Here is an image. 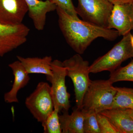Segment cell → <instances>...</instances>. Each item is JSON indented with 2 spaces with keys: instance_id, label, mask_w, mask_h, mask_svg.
<instances>
[{
  "instance_id": "obj_1",
  "label": "cell",
  "mask_w": 133,
  "mask_h": 133,
  "mask_svg": "<svg viewBox=\"0 0 133 133\" xmlns=\"http://www.w3.org/2000/svg\"><path fill=\"white\" fill-rule=\"evenodd\" d=\"M58 23L66 43L77 54L82 55L96 38L101 37L114 41L119 36L118 32L92 24L83 20H76L57 7Z\"/></svg>"
},
{
  "instance_id": "obj_2",
  "label": "cell",
  "mask_w": 133,
  "mask_h": 133,
  "mask_svg": "<svg viewBox=\"0 0 133 133\" xmlns=\"http://www.w3.org/2000/svg\"><path fill=\"white\" fill-rule=\"evenodd\" d=\"M108 80L91 81L85 92L81 109L97 114L111 109L117 90Z\"/></svg>"
},
{
  "instance_id": "obj_3",
  "label": "cell",
  "mask_w": 133,
  "mask_h": 133,
  "mask_svg": "<svg viewBox=\"0 0 133 133\" xmlns=\"http://www.w3.org/2000/svg\"><path fill=\"white\" fill-rule=\"evenodd\" d=\"M131 32L123 36V38L105 55L98 58L90 65V73H97L107 71H114L121 64L129 58L133 57L131 45Z\"/></svg>"
},
{
  "instance_id": "obj_4",
  "label": "cell",
  "mask_w": 133,
  "mask_h": 133,
  "mask_svg": "<svg viewBox=\"0 0 133 133\" xmlns=\"http://www.w3.org/2000/svg\"><path fill=\"white\" fill-rule=\"evenodd\" d=\"M67 76L71 79L75 93L76 106L81 109L84 95L91 80L89 77V63L77 54L63 62Z\"/></svg>"
},
{
  "instance_id": "obj_5",
  "label": "cell",
  "mask_w": 133,
  "mask_h": 133,
  "mask_svg": "<svg viewBox=\"0 0 133 133\" xmlns=\"http://www.w3.org/2000/svg\"><path fill=\"white\" fill-rule=\"evenodd\" d=\"M25 104L33 117L42 124L54 109L50 86L46 82H39L26 98Z\"/></svg>"
},
{
  "instance_id": "obj_6",
  "label": "cell",
  "mask_w": 133,
  "mask_h": 133,
  "mask_svg": "<svg viewBox=\"0 0 133 133\" xmlns=\"http://www.w3.org/2000/svg\"><path fill=\"white\" fill-rule=\"evenodd\" d=\"M52 76L46 77L47 80L51 83V90L54 108L59 112L68 111L71 105L70 95L67 91L65 78L67 76L66 68L63 62L55 59L51 63Z\"/></svg>"
},
{
  "instance_id": "obj_7",
  "label": "cell",
  "mask_w": 133,
  "mask_h": 133,
  "mask_svg": "<svg viewBox=\"0 0 133 133\" xmlns=\"http://www.w3.org/2000/svg\"><path fill=\"white\" fill-rule=\"evenodd\" d=\"M76 10L83 21L107 28L114 5L108 0H78Z\"/></svg>"
},
{
  "instance_id": "obj_8",
  "label": "cell",
  "mask_w": 133,
  "mask_h": 133,
  "mask_svg": "<svg viewBox=\"0 0 133 133\" xmlns=\"http://www.w3.org/2000/svg\"><path fill=\"white\" fill-rule=\"evenodd\" d=\"M30 31L28 27L22 23L15 25L0 23V57L26 43Z\"/></svg>"
},
{
  "instance_id": "obj_9",
  "label": "cell",
  "mask_w": 133,
  "mask_h": 133,
  "mask_svg": "<svg viewBox=\"0 0 133 133\" xmlns=\"http://www.w3.org/2000/svg\"><path fill=\"white\" fill-rule=\"evenodd\" d=\"M107 28L115 30L119 36L133 30V3L114 5Z\"/></svg>"
},
{
  "instance_id": "obj_10",
  "label": "cell",
  "mask_w": 133,
  "mask_h": 133,
  "mask_svg": "<svg viewBox=\"0 0 133 133\" xmlns=\"http://www.w3.org/2000/svg\"><path fill=\"white\" fill-rule=\"evenodd\" d=\"M28 8L24 0H0V23L15 25L22 22Z\"/></svg>"
},
{
  "instance_id": "obj_11",
  "label": "cell",
  "mask_w": 133,
  "mask_h": 133,
  "mask_svg": "<svg viewBox=\"0 0 133 133\" xmlns=\"http://www.w3.org/2000/svg\"><path fill=\"white\" fill-rule=\"evenodd\" d=\"M28 8L29 16L38 31L44 28L47 14L56 10V5L50 0H24Z\"/></svg>"
},
{
  "instance_id": "obj_12",
  "label": "cell",
  "mask_w": 133,
  "mask_h": 133,
  "mask_svg": "<svg viewBox=\"0 0 133 133\" xmlns=\"http://www.w3.org/2000/svg\"><path fill=\"white\" fill-rule=\"evenodd\" d=\"M9 66L12 70L14 76V81L10 90L4 96L5 102L8 103L19 102L17 94L22 88H24L29 82V74L19 60L10 64Z\"/></svg>"
},
{
  "instance_id": "obj_13",
  "label": "cell",
  "mask_w": 133,
  "mask_h": 133,
  "mask_svg": "<svg viewBox=\"0 0 133 133\" xmlns=\"http://www.w3.org/2000/svg\"><path fill=\"white\" fill-rule=\"evenodd\" d=\"M99 113L109 119L119 133H133V118L129 109H108Z\"/></svg>"
},
{
  "instance_id": "obj_14",
  "label": "cell",
  "mask_w": 133,
  "mask_h": 133,
  "mask_svg": "<svg viewBox=\"0 0 133 133\" xmlns=\"http://www.w3.org/2000/svg\"><path fill=\"white\" fill-rule=\"evenodd\" d=\"M17 58L29 74H43L46 77L52 76L51 64L52 60L50 56L39 58L24 57L17 56Z\"/></svg>"
},
{
  "instance_id": "obj_15",
  "label": "cell",
  "mask_w": 133,
  "mask_h": 133,
  "mask_svg": "<svg viewBox=\"0 0 133 133\" xmlns=\"http://www.w3.org/2000/svg\"><path fill=\"white\" fill-rule=\"evenodd\" d=\"M63 112L59 115L62 133H84V114L81 109L76 108L70 115L68 111Z\"/></svg>"
},
{
  "instance_id": "obj_16",
  "label": "cell",
  "mask_w": 133,
  "mask_h": 133,
  "mask_svg": "<svg viewBox=\"0 0 133 133\" xmlns=\"http://www.w3.org/2000/svg\"><path fill=\"white\" fill-rule=\"evenodd\" d=\"M116 88L117 92L111 109L133 108V88L117 87Z\"/></svg>"
},
{
  "instance_id": "obj_17",
  "label": "cell",
  "mask_w": 133,
  "mask_h": 133,
  "mask_svg": "<svg viewBox=\"0 0 133 133\" xmlns=\"http://www.w3.org/2000/svg\"><path fill=\"white\" fill-rule=\"evenodd\" d=\"M108 80L112 84L121 81L133 82V60L127 65L123 67L120 66L114 71L110 72Z\"/></svg>"
},
{
  "instance_id": "obj_18",
  "label": "cell",
  "mask_w": 133,
  "mask_h": 133,
  "mask_svg": "<svg viewBox=\"0 0 133 133\" xmlns=\"http://www.w3.org/2000/svg\"><path fill=\"white\" fill-rule=\"evenodd\" d=\"M59 111L54 108V110L48 116L44 122L42 124L44 133H62L61 124L59 121Z\"/></svg>"
},
{
  "instance_id": "obj_19",
  "label": "cell",
  "mask_w": 133,
  "mask_h": 133,
  "mask_svg": "<svg viewBox=\"0 0 133 133\" xmlns=\"http://www.w3.org/2000/svg\"><path fill=\"white\" fill-rule=\"evenodd\" d=\"M81 110L84 114V133H101L97 119V114Z\"/></svg>"
},
{
  "instance_id": "obj_20",
  "label": "cell",
  "mask_w": 133,
  "mask_h": 133,
  "mask_svg": "<svg viewBox=\"0 0 133 133\" xmlns=\"http://www.w3.org/2000/svg\"><path fill=\"white\" fill-rule=\"evenodd\" d=\"M56 5L57 7L63 10L70 16L76 20L79 19L76 8L74 6L72 0H50Z\"/></svg>"
},
{
  "instance_id": "obj_21",
  "label": "cell",
  "mask_w": 133,
  "mask_h": 133,
  "mask_svg": "<svg viewBox=\"0 0 133 133\" xmlns=\"http://www.w3.org/2000/svg\"><path fill=\"white\" fill-rule=\"evenodd\" d=\"M97 118L101 133H119L106 116L99 113L97 114Z\"/></svg>"
},
{
  "instance_id": "obj_22",
  "label": "cell",
  "mask_w": 133,
  "mask_h": 133,
  "mask_svg": "<svg viewBox=\"0 0 133 133\" xmlns=\"http://www.w3.org/2000/svg\"><path fill=\"white\" fill-rule=\"evenodd\" d=\"M108 1L113 5L133 3V0H108Z\"/></svg>"
},
{
  "instance_id": "obj_23",
  "label": "cell",
  "mask_w": 133,
  "mask_h": 133,
  "mask_svg": "<svg viewBox=\"0 0 133 133\" xmlns=\"http://www.w3.org/2000/svg\"><path fill=\"white\" fill-rule=\"evenodd\" d=\"M129 111L130 115H131V116L133 118V108L129 109Z\"/></svg>"
},
{
  "instance_id": "obj_24",
  "label": "cell",
  "mask_w": 133,
  "mask_h": 133,
  "mask_svg": "<svg viewBox=\"0 0 133 133\" xmlns=\"http://www.w3.org/2000/svg\"><path fill=\"white\" fill-rule=\"evenodd\" d=\"M131 45H132V48L133 50V36H131Z\"/></svg>"
},
{
  "instance_id": "obj_25",
  "label": "cell",
  "mask_w": 133,
  "mask_h": 133,
  "mask_svg": "<svg viewBox=\"0 0 133 133\" xmlns=\"http://www.w3.org/2000/svg\"><path fill=\"white\" fill-rule=\"evenodd\" d=\"M0 71H1V68H0Z\"/></svg>"
}]
</instances>
